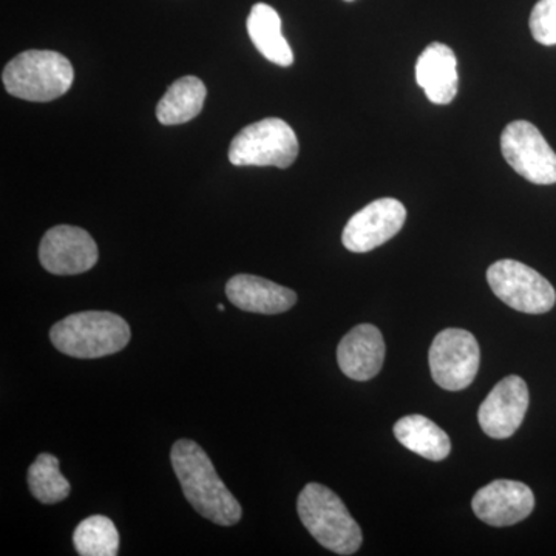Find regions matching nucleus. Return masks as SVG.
<instances>
[{
    "label": "nucleus",
    "mask_w": 556,
    "mask_h": 556,
    "mask_svg": "<svg viewBox=\"0 0 556 556\" xmlns=\"http://www.w3.org/2000/svg\"><path fill=\"white\" fill-rule=\"evenodd\" d=\"M170 463L182 493L201 517L223 527L236 526L243 510L236 496L218 477L207 453L190 439H179L170 452Z\"/></svg>",
    "instance_id": "1"
},
{
    "label": "nucleus",
    "mask_w": 556,
    "mask_h": 556,
    "mask_svg": "<svg viewBox=\"0 0 556 556\" xmlns=\"http://www.w3.org/2000/svg\"><path fill=\"white\" fill-rule=\"evenodd\" d=\"M129 324L118 314L86 311L62 318L50 331L58 351L76 358L112 356L130 342Z\"/></svg>",
    "instance_id": "2"
},
{
    "label": "nucleus",
    "mask_w": 556,
    "mask_h": 556,
    "mask_svg": "<svg viewBox=\"0 0 556 556\" xmlns=\"http://www.w3.org/2000/svg\"><path fill=\"white\" fill-rule=\"evenodd\" d=\"M300 521L318 543L338 555L356 554L364 535L343 501L328 486L311 482L298 501Z\"/></svg>",
    "instance_id": "3"
},
{
    "label": "nucleus",
    "mask_w": 556,
    "mask_h": 556,
    "mask_svg": "<svg viewBox=\"0 0 556 556\" xmlns=\"http://www.w3.org/2000/svg\"><path fill=\"white\" fill-rule=\"evenodd\" d=\"M75 70L67 58L50 50H28L3 68L7 91L20 100L49 102L67 93Z\"/></svg>",
    "instance_id": "4"
},
{
    "label": "nucleus",
    "mask_w": 556,
    "mask_h": 556,
    "mask_svg": "<svg viewBox=\"0 0 556 556\" xmlns=\"http://www.w3.org/2000/svg\"><path fill=\"white\" fill-rule=\"evenodd\" d=\"M299 156V139L287 121L266 118L249 124L230 142L233 166H274L288 169Z\"/></svg>",
    "instance_id": "5"
},
{
    "label": "nucleus",
    "mask_w": 556,
    "mask_h": 556,
    "mask_svg": "<svg viewBox=\"0 0 556 556\" xmlns=\"http://www.w3.org/2000/svg\"><path fill=\"white\" fill-rule=\"evenodd\" d=\"M486 281L497 299L519 313L546 314L555 306L551 281L517 260L493 263L486 269Z\"/></svg>",
    "instance_id": "6"
},
{
    "label": "nucleus",
    "mask_w": 556,
    "mask_h": 556,
    "mask_svg": "<svg viewBox=\"0 0 556 556\" xmlns=\"http://www.w3.org/2000/svg\"><path fill=\"white\" fill-rule=\"evenodd\" d=\"M428 361L431 376L439 387L460 391L470 387L477 378L481 351L471 332L448 328L434 338Z\"/></svg>",
    "instance_id": "7"
},
{
    "label": "nucleus",
    "mask_w": 556,
    "mask_h": 556,
    "mask_svg": "<svg viewBox=\"0 0 556 556\" xmlns=\"http://www.w3.org/2000/svg\"><path fill=\"white\" fill-rule=\"evenodd\" d=\"M501 150L508 166L533 185L556 182V153L538 127L529 121H514L501 135Z\"/></svg>",
    "instance_id": "8"
},
{
    "label": "nucleus",
    "mask_w": 556,
    "mask_h": 556,
    "mask_svg": "<svg viewBox=\"0 0 556 556\" xmlns=\"http://www.w3.org/2000/svg\"><path fill=\"white\" fill-rule=\"evenodd\" d=\"M407 208L396 199H380L361 208L343 229V247L364 254L382 247L404 228Z\"/></svg>",
    "instance_id": "9"
},
{
    "label": "nucleus",
    "mask_w": 556,
    "mask_h": 556,
    "mask_svg": "<svg viewBox=\"0 0 556 556\" xmlns=\"http://www.w3.org/2000/svg\"><path fill=\"white\" fill-rule=\"evenodd\" d=\"M98 257L93 237L75 226H54L40 241V265L54 276L87 273L97 265Z\"/></svg>",
    "instance_id": "10"
},
{
    "label": "nucleus",
    "mask_w": 556,
    "mask_h": 556,
    "mask_svg": "<svg viewBox=\"0 0 556 556\" xmlns=\"http://www.w3.org/2000/svg\"><path fill=\"white\" fill-rule=\"evenodd\" d=\"M529 409V388L519 376H508L490 391L478 412L486 437L507 439L517 433Z\"/></svg>",
    "instance_id": "11"
},
{
    "label": "nucleus",
    "mask_w": 556,
    "mask_h": 556,
    "mask_svg": "<svg viewBox=\"0 0 556 556\" xmlns=\"http://www.w3.org/2000/svg\"><path fill=\"white\" fill-rule=\"evenodd\" d=\"M475 515L485 525L508 527L530 517L535 496L530 486L510 479H497L479 490L471 501Z\"/></svg>",
    "instance_id": "12"
},
{
    "label": "nucleus",
    "mask_w": 556,
    "mask_h": 556,
    "mask_svg": "<svg viewBox=\"0 0 556 556\" xmlns=\"http://www.w3.org/2000/svg\"><path fill=\"white\" fill-rule=\"evenodd\" d=\"M386 361V340L375 325H357L340 340L339 367L346 378L365 382L376 378Z\"/></svg>",
    "instance_id": "13"
},
{
    "label": "nucleus",
    "mask_w": 556,
    "mask_h": 556,
    "mask_svg": "<svg viewBox=\"0 0 556 556\" xmlns=\"http://www.w3.org/2000/svg\"><path fill=\"white\" fill-rule=\"evenodd\" d=\"M226 295L237 308L266 316L287 313L298 303V294L292 289L249 274L230 278L226 285Z\"/></svg>",
    "instance_id": "14"
},
{
    "label": "nucleus",
    "mask_w": 556,
    "mask_h": 556,
    "mask_svg": "<svg viewBox=\"0 0 556 556\" xmlns=\"http://www.w3.org/2000/svg\"><path fill=\"white\" fill-rule=\"evenodd\" d=\"M416 80L433 104L445 105L455 100L459 76L453 50L445 43H430L416 62Z\"/></svg>",
    "instance_id": "15"
},
{
    "label": "nucleus",
    "mask_w": 556,
    "mask_h": 556,
    "mask_svg": "<svg viewBox=\"0 0 556 556\" xmlns=\"http://www.w3.org/2000/svg\"><path fill=\"white\" fill-rule=\"evenodd\" d=\"M248 33L263 58L280 67L294 62V53L281 33V20L268 3H255L248 17Z\"/></svg>",
    "instance_id": "16"
},
{
    "label": "nucleus",
    "mask_w": 556,
    "mask_h": 556,
    "mask_svg": "<svg viewBox=\"0 0 556 556\" xmlns=\"http://www.w3.org/2000/svg\"><path fill=\"white\" fill-rule=\"evenodd\" d=\"M397 441L416 455L428 460L445 459L452 452L448 434L426 416L402 417L393 428Z\"/></svg>",
    "instance_id": "17"
},
{
    "label": "nucleus",
    "mask_w": 556,
    "mask_h": 556,
    "mask_svg": "<svg viewBox=\"0 0 556 556\" xmlns=\"http://www.w3.org/2000/svg\"><path fill=\"white\" fill-rule=\"evenodd\" d=\"M207 90L197 76H185L175 80L161 98L156 108V118L164 126L186 124L200 115L206 101Z\"/></svg>",
    "instance_id": "18"
},
{
    "label": "nucleus",
    "mask_w": 556,
    "mask_h": 556,
    "mask_svg": "<svg viewBox=\"0 0 556 556\" xmlns=\"http://www.w3.org/2000/svg\"><path fill=\"white\" fill-rule=\"evenodd\" d=\"M31 495L42 504H58L67 500L72 486L60 470V459L50 453H40L28 468Z\"/></svg>",
    "instance_id": "19"
},
{
    "label": "nucleus",
    "mask_w": 556,
    "mask_h": 556,
    "mask_svg": "<svg viewBox=\"0 0 556 556\" xmlns=\"http://www.w3.org/2000/svg\"><path fill=\"white\" fill-rule=\"evenodd\" d=\"M73 544L80 556H115L119 551V533L112 519L94 515L76 527Z\"/></svg>",
    "instance_id": "20"
},
{
    "label": "nucleus",
    "mask_w": 556,
    "mask_h": 556,
    "mask_svg": "<svg viewBox=\"0 0 556 556\" xmlns=\"http://www.w3.org/2000/svg\"><path fill=\"white\" fill-rule=\"evenodd\" d=\"M530 31L541 46H556V0H540L530 14Z\"/></svg>",
    "instance_id": "21"
},
{
    "label": "nucleus",
    "mask_w": 556,
    "mask_h": 556,
    "mask_svg": "<svg viewBox=\"0 0 556 556\" xmlns=\"http://www.w3.org/2000/svg\"><path fill=\"white\" fill-rule=\"evenodd\" d=\"M345 2H354V0H345Z\"/></svg>",
    "instance_id": "22"
}]
</instances>
